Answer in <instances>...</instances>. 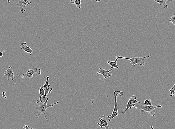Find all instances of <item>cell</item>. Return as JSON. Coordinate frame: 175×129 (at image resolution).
Instances as JSON below:
<instances>
[{"mask_svg":"<svg viewBox=\"0 0 175 129\" xmlns=\"http://www.w3.org/2000/svg\"><path fill=\"white\" fill-rule=\"evenodd\" d=\"M162 105H158L157 106H154L152 105L145 106L143 105H142L138 104L137 105H135V107H133L135 109H141L140 113H144V112H147L150 115V116H155V109L157 108H161Z\"/></svg>","mask_w":175,"mask_h":129,"instance_id":"1","label":"cell"},{"mask_svg":"<svg viewBox=\"0 0 175 129\" xmlns=\"http://www.w3.org/2000/svg\"><path fill=\"white\" fill-rule=\"evenodd\" d=\"M48 98H47L46 99L44 103H41V104H39V107H35V109H36L37 111V115L35 116V117L37 116V118H39V116L41 114H44L45 117V118L47 120V121H48V118H47V116L46 114V110L49 107H52L55 105L58 104L59 103V102H57V103H53V104L51 105H48L47 104L48 103Z\"/></svg>","mask_w":175,"mask_h":129,"instance_id":"2","label":"cell"},{"mask_svg":"<svg viewBox=\"0 0 175 129\" xmlns=\"http://www.w3.org/2000/svg\"><path fill=\"white\" fill-rule=\"evenodd\" d=\"M150 56H147L145 57H134V58H126L123 57L122 56H116V57H118L119 58L124 59L130 60V62L131 65L133 67H135V65L137 64L139 66H144L145 65V60L146 58H149Z\"/></svg>","mask_w":175,"mask_h":129,"instance_id":"3","label":"cell"},{"mask_svg":"<svg viewBox=\"0 0 175 129\" xmlns=\"http://www.w3.org/2000/svg\"><path fill=\"white\" fill-rule=\"evenodd\" d=\"M118 94H121V96H122L123 95V92L122 91H117V90L114 92V95L115 99L114 107L112 114L109 115L107 117V119H109V120H108V122H110L111 119H113L114 117L118 116L119 114L118 109H117V97L120 96V95H118Z\"/></svg>","mask_w":175,"mask_h":129,"instance_id":"4","label":"cell"},{"mask_svg":"<svg viewBox=\"0 0 175 129\" xmlns=\"http://www.w3.org/2000/svg\"><path fill=\"white\" fill-rule=\"evenodd\" d=\"M35 73L41 75V71L40 69L36 67H31L28 70L26 73L23 74L22 76H21V77L22 78H26L27 77L32 78L33 77V75Z\"/></svg>","mask_w":175,"mask_h":129,"instance_id":"5","label":"cell"},{"mask_svg":"<svg viewBox=\"0 0 175 129\" xmlns=\"http://www.w3.org/2000/svg\"><path fill=\"white\" fill-rule=\"evenodd\" d=\"M136 99V97L135 96L133 95L131 96L127 102L126 109L122 112V114H125L129 109H131V108L135 107L136 103L140 104V102L138 101Z\"/></svg>","mask_w":175,"mask_h":129,"instance_id":"6","label":"cell"},{"mask_svg":"<svg viewBox=\"0 0 175 129\" xmlns=\"http://www.w3.org/2000/svg\"><path fill=\"white\" fill-rule=\"evenodd\" d=\"M5 76L7 77V80H9L11 79L15 84L16 83V77L14 76V73L13 70V67L11 66H9L8 68L4 73Z\"/></svg>","mask_w":175,"mask_h":129,"instance_id":"7","label":"cell"},{"mask_svg":"<svg viewBox=\"0 0 175 129\" xmlns=\"http://www.w3.org/2000/svg\"><path fill=\"white\" fill-rule=\"evenodd\" d=\"M31 3L30 0H20L18 3L16 4V6H18L20 9L22 13H23L26 11L25 7L27 5L30 4Z\"/></svg>","mask_w":175,"mask_h":129,"instance_id":"8","label":"cell"},{"mask_svg":"<svg viewBox=\"0 0 175 129\" xmlns=\"http://www.w3.org/2000/svg\"><path fill=\"white\" fill-rule=\"evenodd\" d=\"M49 77V76H47L46 82L45 83L44 85H43L45 92V95L43 96V98L44 99H45L46 97L47 96L48 94H50L51 92L53 90V88H51V86L49 85V83H48Z\"/></svg>","mask_w":175,"mask_h":129,"instance_id":"9","label":"cell"},{"mask_svg":"<svg viewBox=\"0 0 175 129\" xmlns=\"http://www.w3.org/2000/svg\"><path fill=\"white\" fill-rule=\"evenodd\" d=\"M99 123H98L97 125L100 126L101 129H102L103 127H104L106 129H110L109 127H108V121L107 120V118L105 116L103 115L101 117H99Z\"/></svg>","mask_w":175,"mask_h":129,"instance_id":"10","label":"cell"},{"mask_svg":"<svg viewBox=\"0 0 175 129\" xmlns=\"http://www.w3.org/2000/svg\"><path fill=\"white\" fill-rule=\"evenodd\" d=\"M97 74H101L103 76V79H106L108 78L112 75V73H110L108 71H107L105 69L100 68L99 69V71L97 73Z\"/></svg>","mask_w":175,"mask_h":129,"instance_id":"11","label":"cell"},{"mask_svg":"<svg viewBox=\"0 0 175 129\" xmlns=\"http://www.w3.org/2000/svg\"><path fill=\"white\" fill-rule=\"evenodd\" d=\"M20 49L24 50L26 53L29 54L30 55H31L32 53L33 52V51L31 49V48L27 45V43L25 42H23V43H21L20 44Z\"/></svg>","mask_w":175,"mask_h":129,"instance_id":"12","label":"cell"},{"mask_svg":"<svg viewBox=\"0 0 175 129\" xmlns=\"http://www.w3.org/2000/svg\"><path fill=\"white\" fill-rule=\"evenodd\" d=\"M118 57H116L115 60L114 61V62H111V61L110 60L107 61V63H108V64L111 66L110 69L109 71H108L109 72H110L111 71L115 68H118V66L117 65V61L118 60Z\"/></svg>","mask_w":175,"mask_h":129,"instance_id":"13","label":"cell"},{"mask_svg":"<svg viewBox=\"0 0 175 129\" xmlns=\"http://www.w3.org/2000/svg\"><path fill=\"white\" fill-rule=\"evenodd\" d=\"M39 95H40V97L39 99L37 100L36 103L37 104H39V103H43V100H42V97L43 96L45 95V92L44 89V86L43 85H42L39 90Z\"/></svg>","mask_w":175,"mask_h":129,"instance_id":"14","label":"cell"},{"mask_svg":"<svg viewBox=\"0 0 175 129\" xmlns=\"http://www.w3.org/2000/svg\"><path fill=\"white\" fill-rule=\"evenodd\" d=\"M155 1V2L159 3L160 5H163L164 8H168V6H167V2H172L174 0H153Z\"/></svg>","mask_w":175,"mask_h":129,"instance_id":"15","label":"cell"},{"mask_svg":"<svg viewBox=\"0 0 175 129\" xmlns=\"http://www.w3.org/2000/svg\"><path fill=\"white\" fill-rule=\"evenodd\" d=\"M71 4H75L77 8H81V0H71Z\"/></svg>","mask_w":175,"mask_h":129,"instance_id":"16","label":"cell"},{"mask_svg":"<svg viewBox=\"0 0 175 129\" xmlns=\"http://www.w3.org/2000/svg\"><path fill=\"white\" fill-rule=\"evenodd\" d=\"M170 93L168 96L170 97H173L175 95V84L172 87V88L169 90Z\"/></svg>","mask_w":175,"mask_h":129,"instance_id":"17","label":"cell"},{"mask_svg":"<svg viewBox=\"0 0 175 129\" xmlns=\"http://www.w3.org/2000/svg\"><path fill=\"white\" fill-rule=\"evenodd\" d=\"M152 101L150 99H146L144 101V105L148 106L152 105Z\"/></svg>","mask_w":175,"mask_h":129,"instance_id":"18","label":"cell"},{"mask_svg":"<svg viewBox=\"0 0 175 129\" xmlns=\"http://www.w3.org/2000/svg\"><path fill=\"white\" fill-rule=\"evenodd\" d=\"M169 22L170 23H172L175 25V13L174 15L170 18Z\"/></svg>","mask_w":175,"mask_h":129,"instance_id":"19","label":"cell"},{"mask_svg":"<svg viewBox=\"0 0 175 129\" xmlns=\"http://www.w3.org/2000/svg\"><path fill=\"white\" fill-rule=\"evenodd\" d=\"M23 129H33L32 128H30V126H24Z\"/></svg>","mask_w":175,"mask_h":129,"instance_id":"20","label":"cell"},{"mask_svg":"<svg viewBox=\"0 0 175 129\" xmlns=\"http://www.w3.org/2000/svg\"><path fill=\"white\" fill-rule=\"evenodd\" d=\"M4 54L3 52H0V57H2V56H3Z\"/></svg>","mask_w":175,"mask_h":129,"instance_id":"21","label":"cell"},{"mask_svg":"<svg viewBox=\"0 0 175 129\" xmlns=\"http://www.w3.org/2000/svg\"><path fill=\"white\" fill-rule=\"evenodd\" d=\"M96 2H99L101 1V0H94Z\"/></svg>","mask_w":175,"mask_h":129,"instance_id":"22","label":"cell"},{"mask_svg":"<svg viewBox=\"0 0 175 129\" xmlns=\"http://www.w3.org/2000/svg\"><path fill=\"white\" fill-rule=\"evenodd\" d=\"M9 3H10V0H7Z\"/></svg>","mask_w":175,"mask_h":129,"instance_id":"23","label":"cell"}]
</instances>
